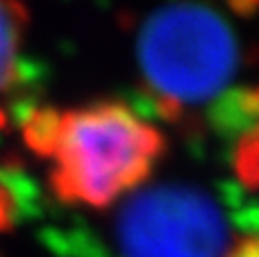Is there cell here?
Masks as SVG:
<instances>
[{"label": "cell", "mask_w": 259, "mask_h": 257, "mask_svg": "<svg viewBox=\"0 0 259 257\" xmlns=\"http://www.w3.org/2000/svg\"><path fill=\"white\" fill-rule=\"evenodd\" d=\"M23 141L50 162L53 194L66 205L103 209L141 187L166 153L159 127L116 100L80 107H34Z\"/></svg>", "instance_id": "cell-1"}, {"label": "cell", "mask_w": 259, "mask_h": 257, "mask_svg": "<svg viewBox=\"0 0 259 257\" xmlns=\"http://www.w3.org/2000/svg\"><path fill=\"white\" fill-rule=\"evenodd\" d=\"M139 68L166 116L209 105L239 71V41L223 16L198 3H173L146 18Z\"/></svg>", "instance_id": "cell-2"}, {"label": "cell", "mask_w": 259, "mask_h": 257, "mask_svg": "<svg viewBox=\"0 0 259 257\" xmlns=\"http://www.w3.org/2000/svg\"><path fill=\"white\" fill-rule=\"evenodd\" d=\"M125 257H225L228 226L207 194L161 185L137 194L118 219Z\"/></svg>", "instance_id": "cell-3"}, {"label": "cell", "mask_w": 259, "mask_h": 257, "mask_svg": "<svg viewBox=\"0 0 259 257\" xmlns=\"http://www.w3.org/2000/svg\"><path fill=\"white\" fill-rule=\"evenodd\" d=\"M223 121L234 123L237 141V171L248 187H259V89L237 94L223 109Z\"/></svg>", "instance_id": "cell-4"}, {"label": "cell", "mask_w": 259, "mask_h": 257, "mask_svg": "<svg viewBox=\"0 0 259 257\" xmlns=\"http://www.w3.org/2000/svg\"><path fill=\"white\" fill-rule=\"evenodd\" d=\"M27 23L30 12L23 0H0V94L18 80Z\"/></svg>", "instance_id": "cell-5"}, {"label": "cell", "mask_w": 259, "mask_h": 257, "mask_svg": "<svg viewBox=\"0 0 259 257\" xmlns=\"http://www.w3.org/2000/svg\"><path fill=\"white\" fill-rule=\"evenodd\" d=\"M16 217V198L12 194V187L0 176V232H7L14 226Z\"/></svg>", "instance_id": "cell-6"}, {"label": "cell", "mask_w": 259, "mask_h": 257, "mask_svg": "<svg viewBox=\"0 0 259 257\" xmlns=\"http://www.w3.org/2000/svg\"><path fill=\"white\" fill-rule=\"evenodd\" d=\"M225 257H259V235L241 239L237 246L230 248V253Z\"/></svg>", "instance_id": "cell-7"}, {"label": "cell", "mask_w": 259, "mask_h": 257, "mask_svg": "<svg viewBox=\"0 0 259 257\" xmlns=\"http://www.w3.org/2000/svg\"><path fill=\"white\" fill-rule=\"evenodd\" d=\"M225 3L239 14H250L259 9V0H225Z\"/></svg>", "instance_id": "cell-8"}]
</instances>
